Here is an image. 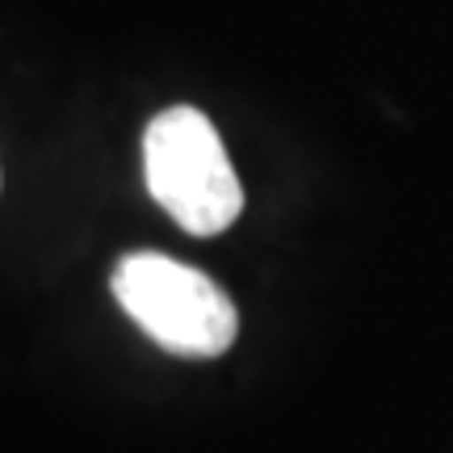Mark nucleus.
<instances>
[{
	"label": "nucleus",
	"instance_id": "obj_1",
	"mask_svg": "<svg viewBox=\"0 0 453 453\" xmlns=\"http://www.w3.org/2000/svg\"><path fill=\"white\" fill-rule=\"evenodd\" d=\"M143 168L151 197L189 235H219L240 219L243 185L219 130L194 105H173L151 118L143 134Z\"/></svg>",
	"mask_w": 453,
	"mask_h": 453
},
{
	"label": "nucleus",
	"instance_id": "obj_2",
	"mask_svg": "<svg viewBox=\"0 0 453 453\" xmlns=\"http://www.w3.org/2000/svg\"><path fill=\"white\" fill-rule=\"evenodd\" d=\"M113 298L147 336L177 357H223L240 315L202 269L160 252H130L113 269Z\"/></svg>",
	"mask_w": 453,
	"mask_h": 453
}]
</instances>
